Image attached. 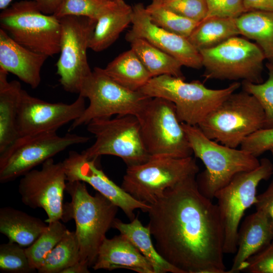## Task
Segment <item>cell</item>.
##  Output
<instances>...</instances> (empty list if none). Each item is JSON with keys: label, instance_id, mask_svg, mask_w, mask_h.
<instances>
[{"label": "cell", "instance_id": "cell-1", "mask_svg": "<svg viewBox=\"0 0 273 273\" xmlns=\"http://www.w3.org/2000/svg\"><path fill=\"white\" fill-rule=\"evenodd\" d=\"M149 226L159 254L181 273H227L217 205L190 176L149 204Z\"/></svg>", "mask_w": 273, "mask_h": 273}, {"label": "cell", "instance_id": "cell-9", "mask_svg": "<svg viewBox=\"0 0 273 273\" xmlns=\"http://www.w3.org/2000/svg\"><path fill=\"white\" fill-rule=\"evenodd\" d=\"M199 170L192 156L176 158L151 157L146 162L127 166L121 187L136 200L151 204L168 188Z\"/></svg>", "mask_w": 273, "mask_h": 273}, {"label": "cell", "instance_id": "cell-30", "mask_svg": "<svg viewBox=\"0 0 273 273\" xmlns=\"http://www.w3.org/2000/svg\"><path fill=\"white\" fill-rule=\"evenodd\" d=\"M79 261L80 248L77 236L75 232L67 230L37 271L39 273H62Z\"/></svg>", "mask_w": 273, "mask_h": 273}, {"label": "cell", "instance_id": "cell-5", "mask_svg": "<svg viewBox=\"0 0 273 273\" xmlns=\"http://www.w3.org/2000/svg\"><path fill=\"white\" fill-rule=\"evenodd\" d=\"M264 111L256 99L244 91L233 93L197 125L209 139L237 148L249 135L263 128Z\"/></svg>", "mask_w": 273, "mask_h": 273}, {"label": "cell", "instance_id": "cell-4", "mask_svg": "<svg viewBox=\"0 0 273 273\" xmlns=\"http://www.w3.org/2000/svg\"><path fill=\"white\" fill-rule=\"evenodd\" d=\"M234 82L222 89H211L199 80L186 82L168 75L151 78L139 91L150 98L159 97L175 106L180 121L197 126L205 117L240 86Z\"/></svg>", "mask_w": 273, "mask_h": 273}, {"label": "cell", "instance_id": "cell-36", "mask_svg": "<svg viewBox=\"0 0 273 273\" xmlns=\"http://www.w3.org/2000/svg\"><path fill=\"white\" fill-rule=\"evenodd\" d=\"M153 3L197 22H201L207 15L205 0H164Z\"/></svg>", "mask_w": 273, "mask_h": 273}, {"label": "cell", "instance_id": "cell-39", "mask_svg": "<svg viewBox=\"0 0 273 273\" xmlns=\"http://www.w3.org/2000/svg\"><path fill=\"white\" fill-rule=\"evenodd\" d=\"M243 271L250 273H273V243L250 257Z\"/></svg>", "mask_w": 273, "mask_h": 273}, {"label": "cell", "instance_id": "cell-13", "mask_svg": "<svg viewBox=\"0 0 273 273\" xmlns=\"http://www.w3.org/2000/svg\"><path fill=\"white\" fill-rule=\"evenodd\" d=\"M273 173V165L262 158L255 169L239 173L215 195L224 230L223 251L233 254L237 250L238 227L245 211L257 201V187Z\"/></svg>", "mask_w": 273, "mask_h": 273}, {"label": "cell", "instance_id": "cell-23", "mask_svg": "<svg viewBox=\"0 0 273 273\" xmlns=\"http://www.w3.org/2000/svg\"><path fill=\"white\" fill-rule=\"evenodd\" d=\"M42 220L20 210L4 207L0 209V232L9 241L22 247L31 245L46 230Z\"/></svg>", "mask_w": 273, "mask_h": 273}, {"label": "cell", "instance_id": "cell-7", "mask_svg": "<svg viewBox=\"0 0 273 273\" xmlns=\"http://www.w3.org/2000/svg\"><path fill=\"white\" fill-rule=\"evenodd\" d=\"M0 25L14 40L31 51L48 57L60 53V20L43 13L33 0L17 2L2 10Z\"/></svg>", "mask_w": 273, "mask_h": 273}, {"label": "cell", "instance_id": "cell-22", "mask_svg": "<svg viewBox=\"0 0 273 273\" xmlns=\"http://www.w3.org/2000/svg\"><path fill=\"white\" fill-rule=\"evenodd\" d=\"M8 74L0 67V153L18 137L17 118L22 88L19 81H9Z\"/></svg>", "mask_w": 273, "mask_h": 273}, {"label": "cell", "instance_id": "cell-12", "mask_svg": "<svg viewBox=\"0 0 273 273\" xmlns=\"http://www.w3.org/2000/svg\"><path fill=\"white\" fill-rule=\"evenodd\" d=\"M199 52L206 79L263 82V62L266 58L256 43L236 36Z\"/></svg>", "mask_w": 273, "mask_h": 273}, {"label": "cell", "instance_id": "cell-33", "mask_svg": "<svg viewBox=\"0 0 273 273\" xmlns=\"http://www.w3.org/2000/svg\"><path fill=\"white\" fill-rule=\"evenodd\" d=\"M119 1L63 0L54 15L58 18L76 16L97 21L104 13L113 8Z\"/></svg>", "mask_w": 273, "mask_h": 273}, {"label": "cell", "instance_id": "cell-35", "mask_svg": "<svg viewBox=\"0 0 273 273\" xmlns=\"http://www.w3.org/2000/svg\"><path fill=\"white\" fill-rule=\"evenodd\" d=\"M0 269L9 273H30L36 270L30 264L25 248L10 241L0 245Z\"/></svg>", "mask_w": 273, "mask_h": 273}, {"label": "cell", "instance_id": "cell-8", "mask_svg": "<svg viewBox=\"0 0 273 273\" xmlns=\"http://www.w3.org/2000/svg\"><path fill=\"white\" fill-rule=\"evenodd\" d=\"M78 95L88 99L89 105L72 122L68 132L96 119L111 118L114 115H135L150 98L140 91L123 87L99 67H95L84 80Z\"/></svg>", "mask_w": 273, "mask_h": 273}, {"label": "cell", "instance_id": "cell-3", "mask_svg": "<svg viewBox=\"0 0 273 273\" xmlns=\"http://www.w3.org/2000/svg\"><path fill=\"white\" fill-rule=\"evenodd\" d=\"M195 156L205 170L197 181L201 193L212 200L237 174L252 170L260 165L257 157L241 149L230 147L207 138L197 126L184 123Z\"/></svg>", "mask_w": 273, "mask_h": 273}, {"label": "cell", "instance_id": "cell-26", "mask_svg": "<svg viewBox=\"0 0 273 273\" xmlns=\"http://www.w3.org/2000/svg\"><path fill=\"white\" fill-rule=\"evenodd\" d=\"M235 19L240 34L254 40L273 63V11H247Z\"/></svg>", "mask_w": 273, "mask_h": 273}, {"label": "cell", "instance_id": "cell-21", "mask_svg": "<svg viewBox=\"0 0 273 273\" xmlns=\"http://www.w3.org/2000/svg\"><path fill=\"white\" fill-rule=\"evenodd\" d=\"M92 267L95 270L124 268L139 273H154L151 263L121 234L104 240Z\"/></svg>", "mask_w": 273, "mask_h": 273}, {"label": "cell", "instance_id": "cell-6", "mask_svg": "<svg viewBox=\"0 0 273 273\" xmlns=\"http://www.w3.org/2000/svg\"><path fill=\"white\" fill-rule=\"evenodd\" d=\"M135 116L143 143L151 157L192 156L193 153L188 136L171 102L150 97Z\"/></svg>", "mask_w": 273, "mask_h": 273}, {"label": "cell", "instance_id": "cell-31", "mask_svg": "<svg viewBox=\"0 0 273 273\" xmlns=\"http://www.w3.org/2000/svg\"><path fill=\"white\" fill-rule=\"evenodd\" d=\"M60 220L48 223L46 230L30 246L25 248L32 268L37 270L44 259L67 231Z\"/></svg>", "mask_w": 273, "mask_h": 273}, {"label": "cell", "instance_id": "cell-10", "mask_svg": "<svg viewBox=\"0 0 273 273\" xmlns=\"http://www.w3.org/2000/svg\"><path fill=\"white\" fill-rule=\"evenodd\" d=\"M86 125L88 131L96 138L94 144L81 152L87 158L115 156L121 158L127 166L142 164L150 158L135 115L96 119Z\"/></svg>", "mask_w": 273, "mask_h": 273}, {"label": "cell", "instance_id": "cell-11", "mask_svg": "<svg viewBox=\"0 0 273 273\" xmlns=\"http://www.w3.org/2000/svg\"><path fill=\"white\" fill-rule=\"evenodd\" d=\"M89 139L70 132L61 136L56 131L19 136L0 153V182L22 176L68 147Z\"/></svg>", "mask_w": 273, "mask_h": 273}, {"label": "cell", "instance_id": "cell-24", "mask_svg": "<svg viewBox=\"0 0 273 273\" xmlns=\"http://www.w3.org/2000/svg\"><path fill=\"white\" fill-rule=\"evenodd\" d=\"M132 15V7L123 0H119L97 20L89 49L99 52L109 47L131 23Z\"/></svg>", "mask_w": 273, "mask_h": 273}, {"label": "cell", "instance_id": "cell-41", "mask_svg": "<svg viewBox=\"0 0 273 273\" xmlns=\"http://www.w3.org/2000/svg\"><path fill=\"white\" fill-rule=\"evenodd\" d=\"M246 12L254 10L273 11V0H243Z\"/></svg>", "mask_w": 273, "mask_h": 273}, {"label": "cell", "instance_id": "cell-38", "mask_svg": "<svg viewBox=\"0 0 273 273\" xmlns=\"http://www.w3.org/2000/svg\"><path fill=\"white\" fill-rule=\"evenodd\" d=\"M208 12L206 18H236L246 12L243 0H205ZM205 18V19H206Z\"/></svg>", "mask_w": 273, "mask_h": 273}, {"label": "cell", "instance_id": "cell-20", "mask_svg": "<svg viewBox=\"0 0 273 273\" xmlns=\"http://www.w3.org/2000/svg\"><path fill=\"white\" fill-rule=\"evenodd\" d=\"M273 241V224L264 211L256 210L244 220L238 231L237 250L231 268L227 273L242 271L246 261Z\"/></svg>", "mask_w": 273, "mask_h": 273}, {"label": "cell", "instance_id": "cell-18", "mask_svg": "<svg viewBox=\"0 0 273 273\" xmlns=\"http://www.w3.org/2000/svg\"><path fill=\"white\" fill-rule=\"evenodd\" d=\"M132 7V27L126 33L125 38H143L175 58L183 66L197 69L203 67L199 51L188 38L171 33L154 24L143 4L138 3Z\"/></svg>", "mask_w": 273, "mask_h": 273}, {"label": "cell", "instance_id": "cell-2", "mask_svg": "<svg viewBox=\"0 0 273 273\" xmlns=\"http://www.w3.org/2000/svg\"><path fill=\"white\" fill-rule=\"evenodd\" d=\"M65 191L71 200L64 204L62 220H74L79 262L92 267L106 233L112 227L118 207L99 192L91 195L82 181H67Z\"/></svg>", "mask_w": 273, "mask_h": 273}, {"label": "cell", "instance_id": "cell-40", "mask_svg": "<svg viewBox=\"0 0 273 273\" xmlns=\"http://www.w3.org/2000/svg\"><path fill=\"white\" fill-rule=\"evenodd\" d=\"M254 205L256 210L266 212L270 216L273 224V180L263 193L257 196V201Z\"/></svg>", "mask_w": 273, "mask_h": 273}, {"label": "cell", "instance_id": "cell-17", "mask_svg": "<svg viewBox=\"0 0 273 273\" xmlns=\"http://www.w3.org/2000/svg\"><path fill=\"white\" fill-rule=\"evenodd\" d=\"M97 158L88 159L82 153L69 152L62 162L67 181L86 183L120 208L131 221L137 209L147 212L149 204L138 201L111 180L96 164Z\"/></svg>", "mask_w": 273, "mask_h": 273}, {"label": "cell", "instance_id": "cell-34", "mask_svg": "<svg viewBox=\"0 0 273 273\" xmlns=\"http://www.w3.org/2000/svg\"><path fill=\"white\" fill-rule=\"evenodd\" d=\"M268 78L264 82L254 83L243 81V90L253 96L261 106L264 113L263 128H273V63L266 65Z\"/></svg>", "mask_w": 273, "mask_h": 273}, {"label": "cell", "instance_id": "cell-42", "mask_svg": "<svg viewBox=\"0 0 273 273\" xmlns=\"http://www.w3.org/2000/svg\"><path fill=\"white\" fill-rule=\"evenodd\" d=\"M34 1L39 9L44 14L47 15H54L60 6L63 0H33Z\"/></svg>", "mask_w": 273, "mask_h": 273}, {"label": "cell", "instance_id": "cell-32", "mask_svg": "<svg viewBox=\"0 0 273 273\" xmlns=\"http://www.w3.org/2000/svg\"><path fill=\"white\" fill-rule=\"evenodd\" d=\"M152 21L160 27L188 38L200 22H197L152 3L146 7Z\"/></svg>", "mask_w": 273, "mask_h": 273}, {"label": "cell", "instance_id": "cell-19", "mask_svg": "<svg viewBox=\"0 0 273 273\" xmlns=\"http://www.w3.org/2000/svg\"><path fill=\"white\" fill-rule=\"evenodd\" d=\"M48 57L22 46L0 29V67L31 88L40 84L41 69Z\"/></svg>", "mask_w": 273, "mask_h": 273}, {"label": "cell", "instance_id": "cell-16", "mask_svg": "<svg viewBox=\"0 0 273 273\" xmlns=\"http://www.w3.org/2000/svg\"><path fill=\"white\" fill-rule=\"evenodd\" d=\"M85 99L79 95L70 104L50 103L33 97L22 89L17 118L18 136L57 132L80 116L86 108Z\"/></svg>", "mask_w": 273, "mask_h": 273}, {"label": "cell", "instance_id": "cell-44", "mask_svg": "<svg viewBox=\"0 0 273 273\" xmlns=\"http://www.w3.org/2000/svg\"><path fill=\"white\" fill-rule=\"evenodd\" d=\"M13 0H0V9L4 10L8 8Z\"/></svg>", "mask_w": 273, "mask_h": 273}, {"label": "cell", "instance_id": "cell-29", "mask_svg": "<svg viewBox=\"0 0 273 273\" xmlns=\"http://www.w3.org/2000/svg\"><path fill=\"white\" fill-rule=\"evenodd\" d=\"M239 34L235 18L210 17L200 22L188 39L199 51L216 47Z\"/></svg>", "mask_w": 273, "mask_h": 273}, {"label": "cell", "instance_id": "cell-28", "mask_svg": "<svg viewBox=\"0 0 273 273\" xmlns=\"http://www.w3.org/2000/svg\"><path fill=\"white\" fill-rule=\"evenodd\" d=\"M152 77L168 75L185 79L183 65L175 58L146 40L139 37L126 38Z\"/></svg>", "mask_w": 273, "mask_h": 273}, {"label": "cell", "instance_id": "cell-15", "mask_svg": "<svg viewBox=\"0 0 273 273\" xmlns=\"http://www.w3.org/2000/svg\"><path fill=\"white\" fill-rule=\"evenodd\" d=\"M67 181L62 162L56 163L50 158L40 169H33L22 176L18 192L25 205L44 210L48 216L45 221L49 223L62 220Z\"/></svg>", "mask_w": 273, "mask_h": 273}, {"label": "cell", "instance_id": "cell-45", "mask_svg": "<svg viewBox=\"0 0 273 273\" xmlns=\"http://www.w3.org/2000/svg\"><path fill=\"white\" fill-rule=\"evenodd\" d=\"M152 3H157L164 0H151Z\"/></svg>", "mask_w": 273, "mask_h": 273}, {"label": "cell", "instance_id": "cell-46", "mask_svg": "<svg viewBox=\"0 0 273 273\" xmlns=\"http://www.w3.org/2000/svg\"><path fill=\"white\" fill-rule=\"evenodd\" d=\"M270 151L271 152V154H272V156H273V148H272L270 149Z\"/></svg>", "mask_w": 273, "mask_h": 273}, {"label": "cell", "instance_id": "cell-37", "mask_svg": "<svg viewBox=\"0 0 273 273\" xmlns=\"http://www.w3.org/2000/svg\"><path fill=\"white\" fill-rule=\"evenodd\" d=\"M273 148V128H262L247 137L240 149L256 157Z\"/></svg>", "mask_w": 273, "mask_h": 273}, {"label": "cell", "instance_id": "cell-14", "mask_svg": "<svg viewBox=\"0 0 273 273\" xmlns=\"http://www.w3.org/2000/svg\"><path fill=\"white\" fill-rule=\"evenodd\" d=\"M58 18L62 29L57 72L65 90L79 94L84 80L92 72L87 61V50L97 21L76 16Z\"/></svg>", "mask_w": 273, "mask_h": 273}, {"label": "cell", "instance_id": "cell-47", "mask_svg": "<svg viewBox=\"0 0 273 273\" xmlns=\"http://www.w3.org/2000/svg\"><path fill=\"white\" fill-rule=\"evenodd\" d=\"M106 1H117V0H106Z\"/></svg>", "mask_w": 273, "mask_h": 273}, {"label": "cell", "instance_id": "cell-43", "mask_svg": "<svg viewBox=\"0 0 273 273\" xmlns=\"http://www.w3.org/2000/svg\"><path fill=\"white\" fill-rule=\"evenodd\" d=\"M88 267L80 262L75 263L64 269L62 273H88Z\"/></svg>", "mask_w": 273, "mask_h": 273}, {"label": "cell", "instance_id": "cell-25", "mask_svg": "<svg viewBox=\"0 0 273 273\" xmlns=\"http://www.w3.org/2000/svg\"><path fill=\"white\" fill-rule=\"evenodd\" d=\"M112 228L125 237L147 259L153 266L154 273H181L159 254L152 242L149 226H144L137 217L128 223L115 218Z\"/></svg>", "mask_w": 273, "mask_h": 273}, {"label": "cell", "instance_id": "cell-27", "mask_svg": "<svg viewBox=\"0 0 273 273\" xmlns=\"http://www.w3.org/2000/svg\"><path fill=\"white\" fill-rule=\"evenodd\" d=\"M104 70L118 83L133 91H139L152 78L131 49L119 55Z\"/></svg>", "mask_w": 273, "mask_h": 273}]
</instances>
